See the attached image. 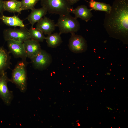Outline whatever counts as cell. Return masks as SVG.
<instances>
[{"label": "cell", "instance_id": "2e32d148", "mask_svg": "<svg viewBox=\"0 0 128 128\" xmlns=\"http://www.w3.org/2000/svg\"><path fill=\"white\" fill-rule=\"evenodd\" d=\"M0 20L7 26L15 27H25L23 20L21 19L18 15L14 14L12 16H7L3 15Z\"/></svg>", "mask_w": 128, "mask_h": 128}, {"label": "cell", "instance_id": "d6986e66", "mask_svg": "<svg viewBox=\"0 0 128 128\" xmlns=\"http://www.w3.org/2000/svg\"><path fill=\"white\" fill-rule=\"evenodd\" d=\"M28 31L30 39L39 42H43L45 39V37L43 33L36 28L32 27Z\"/></svg>", "mask_w": 128, "mask_h": 128}, {"label": "cell", "instance_id": "ac0fdd59", "mask_svg": "<svg viewBox=\"0 0 128 128\" xmlns=\"http://www.w3.org/2000/svg\"><path fill=\"white\" fill-rule=\"evenodd\" d=\"M89 6L92 10L102 11L108 13L110 12L111 6L109 4L90 0L89 2Z\"/></svg>", "mask_w": 128, "mask_h": 128}, {"label": "cell", "instance_id": "603a6c76", "mask_svg": "<svg viewBox=\"0 0 128 128\" xmlns=\"http://www.w3.org/2000/svg\"><path fill=\"white\" fill-rule=\"evenodd\" d=\"M106 108H108V109L109 110H113V109H112V108H110V107H106Z\"/></svg>", "mask_w": 128, "mask_h": 128}, {"label": "cell", "instance_id": "ba28073f", "mask_svg": "<svg viewBox=\"0 0 128 128\" xmlns=\"http://www.w3.org/2000/svg\"><path fill=\"white\" fill-rule=\"evenodd\" d=\"M71 34L68 45L69 50L76 53L85 51L87 49V45L85 39L82 36L75 33Z\"/></svg>", "mask_w": 128, "mask_h": 128}, {"label": "cell", "instance_id": "8fae6325", "mask_svg": "<svg viewBox=\"0 0 128 128\" xmlns=\"http://www.w3.org/2000/svg\"><path fill=\"white\" fill-rule=\"evenodd\" d=\"M56 27L53 20L44 16L37 22L36 28L44 34L48 35L52 33Z\"/></svg>", "mask_w": 128, "mask_h": 128}, {"label": "cell", "instance_id": "7a4b0ae2", "mask_svg": "<svg viewBox=\"0 0 128 128\" xmlns=\"http://www.w3.org/2000/svg\"><path fill=\"white\" fill-rule=\"evenodd\" d=\"M28 63L26 60H22L18 62L12 70L10 79L11 82L23 93L26 91L27 88L26 68Z\"/></svg>", "mask_w": 128, "mask_h": 128}, {"label": "cell", "instance_id": "5bb4252c", "mask_svg": "<svg viewBox=\"0 0 128 128\" xmlns=\"http://www.w3.org/2000/svg\"><path fill=\"white\" fill-rule=\"evenodd\" d=\"M31 10V13L27 18L31 24V27H33L36 23L39 21L45 16L47 11L45 8L42 7L39 9L34 8Z\"/></svg>", "mask_w": 128, "mask_h": 128}, {"label": "cell", "instance_id": "30bf717a", "mask_svg": "<svg viewBox=\"0 0 128 128\" xmlns=\"http://www.w3.org/2000/svg\"><path fill=\"white\" fill-rule=\"evenodd\" d=\"M27 56L31 59L36 56L41 49L39 42L30 39L23 42Z\"/></svg>", "mask_w": 128, "mask_h": 128}, {"label": "cell", "instance_id": "7c38bea8", "mask_svg": "<svg viewBox=\"0 0 128 128\" xmlns=\"http://www.w3.org/2000/svg\"><path fill=\"white\" fill-rule=\"evenodd\" d=\"M91 9H88L85 5H81L78 6L74 9H72L70 12L75 15V18H80L82 20L87 22L93 17Z\"/></svg>", "mask_w": 128, "mask_h": 128}, {"label": "cell", "instance_id": "9a60e30c", "mask_svg": "<svg viewBox=\"0 0 128 128\" xmlns=\"http://www.w3.org/2000/svg\"><path fill=\"white\" fill-rule=\"evenodd\" d=\"M21 6V1L17 0L3 1V6L5 11L10 13L21 14L22 11Z\"/></svg>", "mask_w": 128, "mask_h": 128}, {"label": "cell", "instance_id": "9c48e42d", "mask_svg": "<svg viewBox=\"0 0 128 128\" xmlns=\"http://www.w3.org/2000/svg\"><path fill=\"white\" fill-rule=\"evenodd\" d=\"M9 51L16 58H20L26 60L27 57L25 51L23 42L9 40L7 41Z\"/></svg>", "mask_w": 128, "mask_h": 128}, {"label": "cell", "instance_id": "4fadbf2b", "mask_svg": "<svg viewBox=\"0 0 128 128\" xmlns=\"http://www.w3.org/2000/svg\"><path fill=\"white\" fill-rule=\"evenodd\" d=\"M10 53L3 46L0 47V74L7 69H10L11 63Z\"/></svg>", "mask_w": 128, "mask_h": 128}, {"label": "cell", "instance_id": "6da1fadb", "mask_svg": "<svg viewBox=\"0 0 128 128\" xmlns=\"http://www.w3.org/2000/svg\"><path fill=\"white\" fill-rule=\"evenodd\" d=\"M103 26L110 37L127 44L128 0H114L110 12L105 14Z\"/></svg>", "mask_w": 128, "mask_h": 128}, {"label": "cell", "instance_id": "e0dca14e", "mask_svg": "<svg viewBox=\"0 0 128 128\" xmlns=\"http://www.w3.org/2000/svg\"><path fill=\"white\" fill-rule=\"evenodd\" d=\"M60 35L57 32L48 35L45 39L47 46L49 47L55 48L59 46L62 42Z\"/></svg>", "mask_w": 128, "mask_h": 128}, {"label": "cell", "instance_id": "8992f818", "mask_svg": "<svg viewBox=\"0 0 128 128\" xmlns=\"http://www.w3.org/2000/svg\"><path fill=\"white\" fill-rule=\"evenodd\" d=\"M10 82L11 79L5 71L0 74V98L7 106L11 104L14 97L12 92L9 90L7 86L8 82Z\"/></svg>", "mask_w": 128, "mask_h": 128}, {"label": "cell", "instance_id": "277c9868", "mask_svg": "<svg viewBox=\"0 0 128 128\" xmlns=\"http://www.w3.org/2000/svg\"><path fill=\"white\" fill-rule=\"evenodd\" d=\"M55 25L56 27H58L59 33L60 35L69 33L71 34L75 33L80 28L79 21L70 14L59 15Z\"/></svg>", "mask_w": 128, "mask_h": 128}, {"label": "cell", "instance_id": "7402d4cb", "mask_svg": "<svg viewBox=\"0 0 128 128\" xmlns=\"http://www.w3.org/2000/svg\"><path fill=\"white\" fill-rule=\"evenodd\" d=\"M71 5H73L80 0H68Z\"/></svg>", "mask_w": 128, "mask_h": 128}, {"label": "cell", "instance_id": "5b68a950", "mask_svg": "<svg viewBox=\"0 0 128 128\" xmlns=\"http://www.w3.org/2000/svg\"><path fill=\"white\" fill-rule=\"evenodd\" d=\"M4 40L6 41L13 40L23 42L30 39L28 29L25 27L19 29L8 28L3 32Z\"/></svg>", "mask_w": 128, "mask_h": 128}, {"label": "cell", "instance_id": "52a82bcc", "mask_svg": "<svg viewBox=\"0 0 128 128\" xmlns=\"http://www.w3.org/2000/svg\"><path fill=\"white\" fill-rule=\"evenodd\" d=\"M31 59L34 68L40 70L46 69L50 66L52 61L51 55L45 50L42 49Z\"/></svg>", "mask_w": 128, "mask_h": 128}, {"label": "cell", "instance_id": "44dd1931", "mask_svg": "<svg viewBox=\"0 0 128 128\" xmlns=\"http://www.w3.org/2000/svg\"><path fill=\"white\" fill-rule=\"evenodd\" d=\"M5 11L3 6V1L0 0V20L4 15L3 13Z\"/></svg>", "mask_w": 128, "mask_h": 128}, {"label": "cell", "instance_id": "ffe728a7", "mask_svg": "<svg viewBox=\"0 0 128 128\" xmlns=\"http://www.w3.org/2000/svg\"><path fill=\"white\" fill-rule=\"evenodd\" d=\"M41 0H22L21 8L22 10L29 9L32 10L35 8L36 4Z\"/></svg>", "mask_w": 128, "mask_h": 128}, {"label": "cell", "instance_id": "3957f363", "mask_svg": "<svg viewBox=\"0 0 128 128\" xmlns=\"http://www.w3.org/2000/svg\"><path fill=\"white\" fill-rule=\"evenodd\" d=\"M41 4L49 13L59 15L70 14L73 8L68 0H41Z\"/></svg>", "mask_w": 128, "mask_h": 128}]
</instances>
